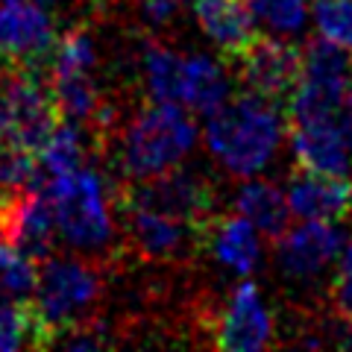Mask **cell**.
<instances>
[{
    "label": "cell",
    "instance_id": "obj_13",
    "mask_svg": "<svg viewBox=\"0 0 352 352\" xmlns=\"http://www.w3.org/2000/svg\"><path fill=\"white\" fill-rule=\"evenodd\" d=\"M288 203L302 220L340 223L352 214V179L300 168L288 179Z\"/></svg>",
    "mask_w": 352,
    "mask_h": 352
},
{
    "label": "cell",
    "instance_id": "obj_4",
    "mask_svg": "<svg viewBox=\"0 0 352 352\" xmlns=\"http://www.w3.org/2000/svg\"><path fill=\"white\" fill-rule=\"evenodd\" d=\"M109 273H112V264L82 256V252H71V256L53 252L50 258L41 261L32 300L38 302L56 338L74 326L94 320L106 294Z\"/></svg>",
    "mask_w": 352,
    "mask_h": 352
},
{
    "label": "cell",
    "instance_id": "obj_31",
    "mask_svg": "<svg viewBox=\"0 0 352 352\" xmlns=\"http://www.w3.org/2000/svg\"><path fill=\"white\" fill-rule=\"evenodd\" d=\"M3 3H6V0H3Z\"/></svg>",
    "mask_w": 352,
    "mask_h": 352
},
{
    "label": "cell",
    "instance_id": "obj_21",
    "mask_svg": "<svg viewBox=\"0 0 352 352\" xmlns=\"http://www.w3.org/2000/svg\"><path fill=\"white\" fill-rule=\"evenodd\" d=\"M91 138L76 126L68 124V120H59V126L50 132V138L41 144V150L36 153L38 156V170H41V185L53 179V176H62V173H71L76 168L91 159Z\"/></svg>",
    "mask_w": 352,
    "mask_h": 352
},
{
    "label": "cell",
    "instance_id": "obj_5",
    "mask_svg": "<svg viewBox=\"0 0 352 352\" xmlns=\"http://www.w3.org/2000/svg\"><path fill=\"white\" fill-rule=\"evenodd\" d=\"M115 206H135L156 214H168L185 223L208 229L217 212V191L214 185L197 170L170 168L150 179H132L115 185Z\"/></svg>",
    "mask_w": 352,
    "mask_h": 352
},
{
    "label": "cell",
    "instance_id": "obj_12",
    "mask_svg": "<svg viewBox=\"0 0 352 352\" xmlns=\"http://www.w3.org/2000/svg\"><path fill=\"white\" fill-rule=\"evenodd\" d=\"M212 344L229 352H258L273 344L270 311L252 282H241L229 294L226 308L217 314Z\"/></svg>",
    "mask_w": 352,
    "mask_h": 352
},
{
    "label": "cell",
    "instance_id": "obj_11",
    "mask_svg": "<svg viewBox=\"0 0 352 352\" xmlns=\"http://www.w3.org/2000/svg\"><path fill=\"white\" fill-rule=\"evenodd\" d=\"M0 241L18 247L38 264L53 256L56 247V217L47 194L41 188H24L0 203Z\"/></svg>",
    "mask_w": 352,
    "mask_h": 352
},
{
    "label": "cell",
    "instance_id": "obj_10",
    "mask_svg": "<svg viewBox=\"0 0 352 352\" xmlns=\"http://www.w3.org/2000/svg\"><path fill=\"white\" fill-rule=\"evenodd\" d=\"M346 247L344 232L338 223L326 220H305L291 226L285 235L273 241V258L285 279L291 282H314L340 258Z\"/></svg>",
    "mask_w": 352,
    "mask_h": 352
},
{
    "label": "cell",
    "instance_id": "obj_20",
    "mask_svg": "<svg viewBox=\"0 0 352 352\" xmlns=\"http://www.w3.org/2000/svg\"><path fill=\"white\" fill-rule=\"evenodd\" d=\"M141 76L150 100L182 103V82H185V56L179 50L168 47L156 38H147L141 53Z\"/></svg>",
    "mask_w": 352,
    "mask_h": 352
},
{
    "label": "cell",
    "instance_id": "obj_19",
    "mask_svg": "<svg viewBox=\"0 0 352 352\" xmlns=\"http://www.w3.org/2000/svg\"><path fill=\"white\" fill-rule=\"evenodd\" d=\"M232 74L212 56H185V82H182V106L191 112L212 115L229 100Z\"/></svg>",
    "mask_w": 352,
    "mask_h": 352
},
{
    "label": "cell",
    "instance_id": "obj_3",
    "mask_svg": "<svg viewBox=\"0 0 352 352\" xmlns=\"http://www.w3.org/2000/svg\"><path fill=\"white\" fill-rule=\"evenodd\" d=\"M118 129L115 162L126 182L176 168L197 144V124L182 103L147 100Z\"/></svg>",
    "mask_w": 352,
    "mask_h": 352
},
{
    "label": "cell",
    "instance_id": "obj_25",
    "mask_svg": "<svg viewBox=\"0 0 352 352\" xmlns=\"http://www.w3.org/2000/svg\"><path fill=\"white\" fill-rule=\"evenodd\" d=\"M252 21L273 36H296L305 24L308 0H247Z\"/></svg>",
    "mask_w": 352,
    "mask_h": 352
},
{
    "label": "cell",
    "instance_id": "obj_27",
    "mask_svg": "<svg viewBox=\"0 0 352 352\" xmlns=\"http://www.w3.org/2000/svg\"><path fill=\"white\" fill-rule=\"evenodd\" d=\"M332 302H335V314L344 317L346 323H352V241L344 247L338 258V273L332 282Z\"/></svg>",
    "mask_w": 352,
    "mask_h": 352
},
{
    "label": "cell",
    "instance_id": "obj_2",
    "mask_svg": "<svg viewBox=\"0 0 352 352\" xmlns=\"http://www.w3.org/2000/svg\"><path fill=\"white\" fill-rule=\"evenodd\" d=\"M285 135V109L258 94L241 91L208 115L206 147L223 168L250 179L276 156Z\"/></svg>",
    "mask_w": 352,
    "mask_h": 352
},
{
    "label": "cell",
    "instance_id": "obj_22",
    "mask_svg": "<svg viewBox=\"0 0 352 352\" xmlns=\"http://www.w3.org/2000/svg\"><path fill=\"white\" fill-rule=\"evenodd\" d=\"M97 62H100V56H97V41L88 21H74L56 38L47 80H59V76H97Z\"/></svg>",
    "mask_w": 352,
    "mask_h": 352
},
{
    "label": "cell",
    "instance_id": "obj_16",
    "mask_svg": "<svg viewBox=\"0 0 352 352\" xmlns=\"http://www.w3.org/2000/svg\"><path fill=\"white\" fill-rule=\"evenodd\" d=\"M200 30L217 44L223 59L235 56L258 36L247 0H191Z\"/></svg>",
    "mask_w": 352,
    "mask_h": 352
},
{
    "label": "cell",
    "instance_id": "obj_28",
    "mask_svg": "<svg viewBox=\"0 0 352 352\" xmlns=\"http://www.w3.org/2000/svg\"><path fill=\"white\" fill-rule=\"evenodd\" d=\"M141 18L153 27H168L170 21L179 15L182 6H188L191 0H135Z\"/></svg>",
    "mask_w": 352,
    "mask_h": 352
},
{
    "label": "cell",
    "instance_id": "obj_8",
    "mask_svg": "<svg viewBox=\"0 0 352 352\" xmlns=\"http://www.w3.org/2000/svg\"><path fill=\"white\" fill-rule=\"evenodd\" d=\"M56 38V15L47 3L6 0L0 6V59L9 71L47 76Z\"/></svg>",
    "mask_w": 352,
    "mask_h": 352
},
{
    "label": "cell",
    "instance_id": "obj_30",
    "mask_svg": "<svg viewBox=\"0 0 352 352\" xmlns=\"http://www.w3.org/2000/svg\"><path fill=\"white\" fill-rule=\"evenodd\" d=\"M9 74H12V71H9V65H6L3 59H0V88H3V82L9 80Z\"/></svg>",
    "mask_w": 352,
    "mask_h": 352
},
{
    "label": "cell",
    "instance_id": "obj_1",
    "mask_svg": "<svg viewBox=\"0 0 352 352\" xmlns=\"http://www.w3.org/2000/svg\"><path fill=\"white\" fill-rule=\"evenodd\" d=\"M41 191L53 206L56 235L74 252L106 264H115V258L124 256V244H118L115 223V185L103 179L100 170L82 164L71 173L47 179Z\"/></svg>",
    "mask_w": 352,
    "mask_h": 352
},
{
    "label": "cell",
    "instance_id": "obj_29",
    "mask_svg": "<svg viewBox=\"0 0 352 352\" xmlns=\"http://www.w3.org/2000/svg\"><path fill=\"white\" fill-rule=\"evenodd\" d=\"M53 15H91L103 0H44Z\"/></svg>",
    "mask_w": 352,
    "mask_h": 352
},
{
    "label": "cell",
    "instance_id": "obj_6",
    "mask_svg": "<svg viewBox=\"0 0 352 352\" xmlns=\"http://www.w3.org/2000/svg\"><path fill=\"white\" fill-rule=\"evenodd\" d=\"M59 106L44 74L12 71L0 88V138L38 153L59 126Z\"/></svg>",
    "mask_w": 352,
    "mask_h": 352
},
{
    "label": "cell",
    "instance_id": "obj_15",
    "mask_svg": "<svg viewBox=\"0 0 352 352\" xmlns=\"http://www.w3.org/2000/svg\"><path fill=\"white\" fill-rule=\"evenodd\" d=\"M203 250L226 270L238 273V276H250L261 261V247L256 238V226L250 223L244 214L235 217H214L206 229Z\"/></svg>",
    "mask_w": 352,
    "mask_h": 352
},
{
    "label": "cell",
    "instance_id": "obj_24",
    "mask_svg": "<svg viewBox=\"0 0 352 352\" xmlns=\"http://www.w3.org/2000/svg\"><path fill=\"white\" fill-rule=\"evenodd\" d=\"M38 267L32 256L0 241V300H30L38 285Z\"/></svg>",
    "mask_w": 352,
    "mask_h": 352
},
{
    "label": "cell",
    "instance_id": "obj_9",
    "mask_svg": "<svg viewBox=\"0 0 352 352\" xmlns=\"http://www.w3.org/2000/svg\"><path fill=\"white\" fill-rule=\"evenodd\" d=\"M124 226V252L144 261H185L203 252L206 229L135 206H115Z\"/></svg>",
    "mask_w": 352,
    "mask_h": 352
},
{
    "label": "cell",
    "instance_id": "obj_14",
    "mask_svg": "<svg viewBox=\"0 0 352 352\" xmlns=\"http://www.w3.org/2000/svg\"><path fill=\"white\" fill-rule=\"evenodd\" d=\"M291 144L300 168L317 173L349 176L352 170V147L338 129L335 120H308L291 126Z\"/></svg>",
    "mask_w": 352,
    "mask_h": 352
},
{
    "label": "cell",
    "instance_id": "obj_26",
    "mask_svg": "<svg viewBox=\"0 0 352 352\" xmlns=\"http://www.w3.org/2000/svg\"><path fill=\"white\" fill-rule=\"evenodd\" d=\"M314 21L323 38L352 50V0H314Z\"/></svg>",
    "mask_w": 352,
    "mask_h": 352
},
{
    "label": "cell",
    "instance_id": "obj_7",
    "mask_svg": "<svg viewBox=\"0 0 352 352\" xmlns=\"http://www.w3.org/2000/svg\"><path fill=\"white\" fill-rule=\"evenodd\" d=\"M226 65L232 68V80L241 82V91L258 94L288 109L294 88L302 76V50H296L291 41L256 36L241 53L229 56Z\"/></svg>",
    "mask_w": 352,
    "mask_h": 352
},
{
    "label": "cell",
    "instance_id": "obj_18",
    "mask_svg": "<svg viewBox=\"0 0 352 352\" xmlns=\"http://www.w3.org/2000/svg\"><path fill=\"white\" fill-rule=\"evenodd\" d=\"M56 332L32 300H9L0 308V349H50Z\"/></svg>",
    "mask_w": 352,
    "mask_h": 352
},
{
    "label": "cell",
    "instance_id": "obj_17",
    "mask_svg": "<svg viewBox=\"0 0 352 352\" xmlns=\"http://www.w3.org/2000/svg\"><path fill=\"white\" fill-rule=\"evenodd\" d=\"M235 212L244 214L264 238L276 241L291 229V203L267 179H250L235 194Z\"/></svg>",
    "mask_w": 352,
    "mask_h": 352
},
{
    "label": "cell",
    "instance_id": "obj_23",
    "mask_svg": "<svg viewBox=\"0 0 352 352\" xmlns=\"http://www.w3.org/2000/svg\"><path fill=\"white\" fill-rule=\"evenodd\" d=\"M302 80L352 85V50L329 38H311L302 50Z\"/></svg>",
    "mask_w": 352,
    "mask_h": 352
}]
</instances>
